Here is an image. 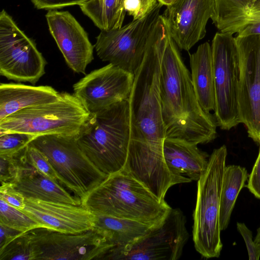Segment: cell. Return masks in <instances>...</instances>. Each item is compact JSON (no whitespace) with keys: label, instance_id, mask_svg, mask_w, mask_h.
<instances>
[{"label":"cell","instance_id":"1","mask_svg":"<svg viewBox=\"0 0 260 260\" xmlns=\"http://www.w3.org/2000/svg\"><path fill=\"white\" fill-rule=\"evenodd\" d=\"M170 37L166 25H155L143 60L134 74L128 99L130 140L123 170L153 192L168 189L176 181L164 157L166 131L160 99L161 64Z\"/></svg>","mask_w":260,"mask_h":260},{"label":"cell","instance_id":"2","mask_svg":"<svg viewBox=\"0 0 260 260\" xmlns=\"http://www.w3.org/2000/svg\"><path fill=\"white\" fill-rule=\"evenodd\" d=\"M160 99L166 138L197 145L208 143L216 138L215 118L201 107L190 72L171 36L161 61Z\"/></svg>","mask_w":260,"mask_h":260},{"label":"cell","instance_id":"3","mask_svg":"<svg viewBox=\"0 0 260 260\" xmlns=\"http://www.w3.org/2000/svg\"><path fill=\"white\" fill-rule=\"evenodd\" d=\"M128 99L90 113L76 137L89 160L108 176L123 170L126 161L131 129Z\"/></svg>","mask_w":260,"mask_h":260},{"label":"cell","instance_id":"4","mask_svg":"<svg viewBox=\"0 0 260 260\" xmlns=\"http://www.w3.org/2000/svg\"><path fill=\"white\" fill-rule=\"evenodd\" d=\"M95 215L107 216L154 225L171 207L160 201L124 171L109 176L82 202Z\"/></svg>","mask_w":260,"mask_h":260},{"label":"cell","instance_id":"5","mask_svg":"<svg viewBox=\"0 0 260 260\" xmlns=\"http://www.w3.org/2000/svg\"><path fill=\"white\" fill-rule=\"evenodd\" d=\"M90 112L73 93L60 92L55 101L27 107L0 120V135H48L77 137Z\"/></svg>","mask_w":260,"mask_h":260},{"label":"cell","instance_id":"6","mask_svg":"<svg viewBox=\"0 0 260 260\" xmlns=\"http://www.w3.org/2000/svg\"><path fill=\"white\" fill-rule=\"evenodd\" d=\"M227 154L224 145L215 149L209 156L206 170L198 181L193 241L196 250L207 258L218 257L223 247L219 213Z\"/></svg>","mask_w":260,"mask_h":260},{"label":"cell","instance_id":"7","mask_svg":"<svg viewBox=\"0 0 260 260\" xmlns=\"http://www.w3.org/2000/svg\"><path fill=\"white\" fill-rule=\"evenodd\" d=\"M48 158L58 180L81 201L108 176L89 160L76 138L59 135H43L29 143Z\"/></svg>","mask_w":260,"mask_h":260},{"label":"cell","instance_id":"8","mask_svg":"<svg viewBox=\"0 0 260 260\" xmlns=\"http://www.w3.org/2000/svg\"><path fill=\"white\" fill-rule=\"evenodd\" d=\"M215 94L214 118L217 126L230 130L240 123L238 93L240 60L235 38L217 32L211 45Z\"/></svg>","mask_w":260,"mask_h":260},{"label":"cell","instance_id":"9","mask_svg":"<svg viewBox=\"0 0 260 260\" xmlns=\"http://www.w3.org/2000/svg\"><path fill=\"white\" fill-rule=\"evenodd\" d=\"M162 6L157 2L143 17L118 28L102 30L94 45L98 57L134 74L143 60L149 38Z\"/></svg>","mask_w":260,"mask_h":260},{"label":"cell","instance_id":"10","mask_svg":"<svg viewBox=\"0 0 260 260\" xmlns=\"http://www.w3.org/2000/svg\"><path fill=\"white\" fill-rule=\"evenodd\" d=\"M47 62L33 40L3 9L0 13V74L8 80L35 84Z\"/></svg>","mask_w":260,"mask_h":260},{"label":"cell","instance_id":"11","mask_svg":"<svg viewBox=\"0 0 260 260\" xmlns=\"http://www.w3.org/2000/svg\"><path fill=\"white\" fill-rule=\"evenodd\" d=\"M186 219L179 208H171L159 223L126 246L115 259L177 260L189 235Z\"/></svg>","mask_w":260,"mask_h":260},{"label":"cell","instance_id":"12","mask_svg":"<svg viewBox=\"0 0 260 260\" xmlns=\"http://www.w3.org/2000/svg\"><path fill=\"white\" fill-rule=\"evenodd\" d=\"M28 233L35 259H101L109 249L105 236L96 229L68 234L38 228Z\"/></svg>","mask_w":260,"mask_h":260},{"label":"cell","instance_id":"13","mask_svg":"<svg viewBox=\"0 0 260 260\" xmlns=\"http://www.w3.org/2000/svg\"><path fill=\"white\" fill-rule=\"evenodd\" d=\"M240 60L238 93L240 123L260 144V35L235 37Z\"/></svg>","mask_w":260,"mask_h":260},{"label":"cell","instance_id":"14","mask_svg":"<svg viewBox=\"0 0 260 260\" xmlns=\"http://www.w3.org/2000/svg\"><path fill=\"white\" fill-rule=\"evenodd\" d=\"M134 76L109 63L75 83L74 94L90 113L94 112L128 99Z\"/></svg>","mask_w":260,"mask_h":260},{"label":"cell","instance_id":"15","mask_svg":"<svg viewBox=\"0 0 260 260\" xmlns=\"http://www.w3.org/2000/svg\"><path fill=\"white\" fill-rule=\"evenodd\" d=\"M214 13V0H176L162 15L177 47L189 51L205 36Z\"/></svg>","mask_w":260,"mask_h":260},{"label":"cell","instance_id":"16","mask_svg":"<svg viewBox=\"0 0 260 260\" xmlns=\"http://www.w3.org/2000/svg\"><path fill=\"white\" fill-rule=\"evenodd\" d=\"M49 31L69 67L74 72L86 74L93 59V46L88 34L68 11L48 10L45 15Z\"/></svg>","mask_w":260,"mask_h":260},{"label":"cell","instance_id":"17","mask_svg":"<svg viewBox=\"0 0 260 260\" xmlns=\"http://www.w3.org/2000/svg\"><path fill=\"white\" fill-rule=\"evenodd\" d=\"M20 210L43 228L61 233L79 234L95 226L96 215L82 204L25 199L24 208Z\"/></svg>","mask_w":260,"mask_h":260},{"label":"cell","instance_id":"18","mask_svg":"<svg viewBox=\"0 0 260 260\" xmlns=\"http://www.w3.org/2000/svg\"><path fill=\"white\" fill-rule=\"evenodd\" d=\"M163 154L170 173L183 183L198 181L207 168L210 156L197 144L170 138L165 139Z\"/></svg>","mask_w":260,"mask_h":260},{"label":"cell","instance_id":"19","mask_svg":"<svg viewBox=\"0 0 260 260\" xmlns=\"http://www.w3.org/2000/svg\"><path fill=\"white\" fill-rule=\"evenodd\" d=\"M38 171L27 161L26 156L18 180L12 184L25 199L81 205L60 184Z\"/></svg>","mask_w":260,"mask_h":260},{"label":"cell","instance_id":"20","mask_svg":"<svg viewBox=\"0 0 260 260\" xmlns=\"http://www.w3.org/2000/svg\"><path fill=\"white\" fill-rule=\"evenodd\" d=\"M60 92L48 85L0 84V120L24 108L56 100Z\"/></svg>","mask_w":260,"mask_h":260},{"label":"cell","instance_id":"21","mask_svg":"<svg viewBox=\"0 0 260 260\" xmlns=\"http://www.w3.org/2000/svg\"><path fill=\"white\" fill-rule=\"evenodd\" d=\"M152 225L126 219L96 215L94 229L105 236L109 246L102 259H115L126 246L144 235Z\"/></svg>","mask_w":260,"mask_h":260},{"label":"cell","instance_id":"22","mask_svg":"<svg viewBox=\"0 0 260 260\" xmlns=\"http://www.w3.org/2000/svg\"><path fill=\"white\" fill-rule=\"evenodd\" d=\"M192 83L198 100L204 110L215 109L214 75L211 46L208 42L199 45L189 55Z\"/></svg>","mask_w":260,"mask_h":260},{"label":"cell","instance_id":"23","mask_svg":"<svg viewBox=\"0 0 260 260\" xmlns=\"http://www.w3.org/2000/svg\"><path fill=\"white\" fill-rule=\"evenodd\" d=\"M248 177L244 167L237 165L225 167L220 196L219 220L221 231L228 228L237 197Z\"/></svg>","mask_w":260,"mask_h":260},{"label":"cell","instance_id":"24","mask_svg":"<svg viewBox=\"0 0 260 260\" xmlns=\"http://www.w3.org/2000/svg\"><path fill=\"white\" fill-rule=\"evenodd\" d=\"M79 7L101 30L121 27L126 12L123 0H90Z\"/></svg>","mask_w":260,"mask_h":260},{"label":"cell","instance_id":"25","mask_svg":"<svg viewBox=\"0 0 260 260\" xmlns=\"http://www.w3.org/2000/svg\"><path fill=\"white\" fill-rule=\"evenodd\" d=\"M252 0H214L211 19L221 32L233 35L244 26L247 9Z\"/></svg>","mask_w":260,"mask_h":260},{"label":"cell","instance_id":"26","mask_svg":"<svg viewBox=\"0 0 260 260\" xmlns=\"http://www.w3.org/2000/svg\"><path fill=\"white\" fill-rule=\"evenodd\" d=\"M0 224L20 233L43 228L38 221L2 199H0Z\"/></svg>","mask_w":260,"mask_h":260},{"label":"cell","instance_id":"27","mask_svg":"<svg viewBox=\"0 0 260 260\" xmlns=\"http://www.w3.org/2000/svg\"><path fill=\"white\" fill-rule=\"evenodd\" d=\"M35 259L28 232L21 233L0 247V260Z\"/></svg>","mask_w":260,"mask_h":260},{"label":"cell","instance_id":"28","mask_svg":"<svg viewBox=\"0 0 260 260\" xmlns=\"http://www.w3.org/2000/svg\"><path fill=\"white\" fill-rule=\"evenodd\" d=\"M26 147L12 155H0L1 183L14 184L18 180Z\"/></svg>","mask_w":260,"mask_h":260},{"label":"cell","instance_id":"29","mask_svg":"<svg viewBox=\"0 0 260 260\" xmlns=\"http://www.w3.org/2000/svg\"><path fill=\"white\" fill-rule=\"evenodd\" d=\"M35 137L21 133L0 135V155L14 154L27 146Z\"/></svg>","mask_w":260,"mask_h":260},{"label":"cell","instance_id":"30","mask_svg":"<svg viewBox=\"0 0 260 260\" xmlns=\"http://www.w3.org/2000/svg\"><path fill=\"white\" fill-rule=\"evenodd\" d=\"M25 155L29 164L38 171L51 179L58 181L52 165L47 157L39 150L29 144L26 148Z\"/></svg>","mask_w":260,"mask_h":260},{"label":"cell","instance_id":"31","mask_svg":"<svg viewBox=\"0 0 260 260\" xmlns=\"http://www.w3.org/2000/svg\"><path fill=\"white\" fill-rule=\"evenodd\" d=\"M156 2V0H123L125 10L133 19L144 16Z\"/></svg>","mask_w":260,"mask_h":260},{"label":"cell","instance_id":"32","mask_svg":"<svg viewBox=\"0 0 260 260\" xmlns=\"http://www.w3.org/2000/svg\"><path fill=\"white\" fill-rule=\"evenodd\" d=\"M0 199L18 209L24 208L25 198L16 190L12 184L1 183Z\"/></svg>","mask_w":260,"mask_h":260},{"label":"cell","instance_id":"33","mask_svg":"<svg viewBox=\"0 0 260 260\" xmlns=\"http://www.w3.org/2000/svg\"><path fill=\"white\" fill-rule=\"evenodd\" d=\"M237 228L245 242L249 259L250 260L259 259L260 257V245L253 240L252 232L244 223L237 222Z\"/></svg>","mask_w":260,"mask_h":260},{"label":"cell","instance_id":"34","mask_svg":"<svg viewBox=\"0 0 260 260\" xmlns=\"http://www.w3.org/2000/svg\"><path fill=\"white\" fill-rule=\"evenodd\" d=\"M90 0H31L34 7L39 10H56L63 7L80 6Z\"/></svg>","mask_w":260,"mask_h":260},{"label":"cell","instance_id":"35","mask_svg":"<svg viewBox=\"0 0 260 260\" xmlns=\"http://www.w3.org/2000/svg\"><path fill=\"white\" fill-rule=\"evenodd\" d=\"M246 187L255 197L260 199V144L258 156L249 175Z\"/></svg>","mask_w":260,"mask_h":260},{"label":"cell","instance_id":"36","mask_svg":"<svg viewBox=\"0 0 260 260\" xmlns=\"http://www.w3.org/2000/svg\"><path fill=\"white\" fill-rule=\"evenodd\" d=\"M258 22H260V0L251 1L246 11L244 26Z\"/></svg>","mask_w":260,"mask_h":260},{"label":"cell","instance_id":"37","mask_svg":"<svg viewBox=\"0 0 260 260\" xmlns=\"http://www.w3.org/2000/svg\"><path fill=\"white\" fill-rule=\"evenodd\" d=\"M0 247L4 246L13 238L21 233L20 232L0 224Z\"/></svg>","mask_w":260,"mask_h":260},{"label":"cell","instance_id":"38","mask_svg":"<svg viewBox=\"0 0 260 260\" xmlns=\"http://www.w3.org/2000/svg\"><path fill=\"white\" fill-rule=\"evenodd\" d=\"M256 35H260V22L246 25L237 32V37H242Z\"/></svg>","mask_w":260,"mask_h":260},{"label":"cell","instance_id":"39","mask_svg":"<svg viewBox=\"0 0 260 260\" xmlns=\"http://www.w3.org/2000/svg\"><path fill=\"white\" fill-rule=\"evenodd\" d=\"M162 6H169L173 4L176 0H156Z\"/></svg>","mask_w":260,"mask_h":260},{"label":"cell","instance_id":"40","mask_svg":"<svg viewBox=\"0 0 260 260\" xmlns=\"http://www.w3.org/2000/svg\"><path fill=\"white\" fill-rule=\"evenodd\" d=\"M254 241L255 243L260 245V226L257 230V234Z\"/></svg>","mask_w":260,"mask_h":260},{"label":"cell","instance_id":"41","mask_svg":"<svg viewBox=\"0 0 260 260\" xmlns=\"http://www.w3.org/2000/svg\"><path fill=\"white\" fill-rule=\"evenodd\" d=\"M252 1H254V0H252Z\"/></svg>","mask_w":260,"mask_h":260}]
</instances>
